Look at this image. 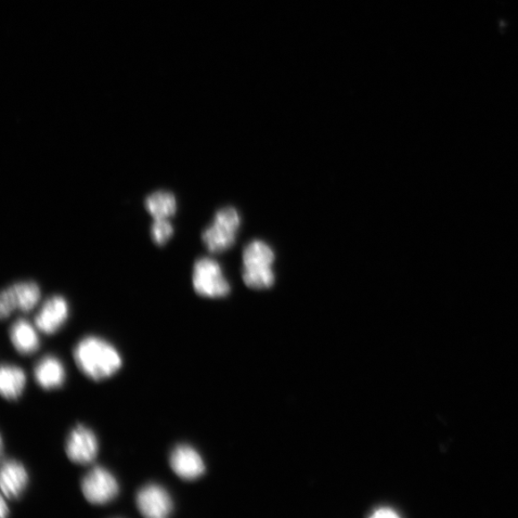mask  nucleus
I'll return each mask as SVG.
<instances>
[{
	"mask_svg": "<svg viewBox=\"0 0 518 518\" xmlns=\"http://www.w3.org/2000/svg\"><path fill=\"white\" fill-rule=\"evenodd\" d=\"M41 289L33 281H22L4 289L0 296V315L9 317L17 309L29 313L40 301Z\"/></svg>",
	"mask_w": 518,
	"mask_h": 518,
	"instance_id": "nucleus-6",
	"label": "nucleus"
},
{
	"mask_svg": "<svg viewBox=\"0 0 518 518\" xmlns=\"http://www.w3.org/2000/svg\"><path fill=\"white\" fill-rule=\"evenodd\" d=\"M275 261V253L267 243L262 240L250 242L242 255L244 283L253 289L273 287L276 281L273 270Z\"/></svg>",
	"mask_w": 518,
	"mask_h": 518,
	"instance_id": "nucleus-2",
	"label": "nucleus"
},
{
	"mask_svg": "<svg viewBox=\"0 0 518 518\" xmlns=\"http://www.w3.org/2000/svg\"><path fill=\"white\" fill-rule=\"evenodd\" d=\"M137 506L140 514L148 518H165L174 509L170 492L157 484L147 485L138 492Z\"/></svg>",
	"mask_w": 518,
	"mask_h": 518,
	"instance_id": "nucleus-7",
	"label": "nucleus"
},
{
	"mask_svg": "<svg viewBox=\"0 0 518 518\" xmlns=\"http://www.w3.org/2000/svg\"><path fill=\"white\" fill-rule=\"evenodd\" d=\"M81 489L85 498L93 505L108 504L120 494L118 480L102 466H96L83 478Z\"/></svg>",
	"mask_w": 518,
	"mask_h": 518,
	"instance_id": "nucleus-5",
	"label": "nucleus"
},
{
	"mask_svg": "<svg viewBox=\"0 0 518 518\" xmlns=\"http://www.w3.org/2000/svg\"><path fill=\"white\" fill-rule=\"evenodd\" d=\"M241 217L235 207L228 206L218 211L212 225L202 233V240L207 250L212 253H222L235 245Z\"/></svg>",
	"mask_w": 518,
	"mask_h": 518,
	"instance_id": "nucleus-3",
	"label": "nucleus"
},
{
	"mask_svg": "<svg viewBox=\"0 0 518 518\" xmlns=\"http://www.w3.org/2000/svg\"><path fill=\"white\" fill-rule=\"evenodd\" d=\"M147 212L154 219H170L177 213V200L171 192H154L146 200Z\"/></svg>",
	"mask_w": 518,
	"mask_h": 518,
	"instance_id": "nucleus-15",
	"label": "nucleus"
},
{
	"mask_svg": "<svg viewBox=\"0 0 518 518\" xmlns=\"http://www.w3.org/2000/svg\"><path fill=\"white\" fill-rule=\"evenodd\" d=\"M192 283L194 290L202 297L216 299L230 292V285L221 265L210 257L199 258L194 264Z\"/></svg>",
	"mask_w": 518,
	"mask_h": 518,
	"instance_id": "nucleus-4",
	"label": "nucleus"
},
{
	"mask_svg": "<svg viewBox=\"0 0 518 518\" xmlns=\"http://www.w3.org/2000/svg\"><path fill=\"white\" fill-rule=\"evenodd\" d=\"M76 365L90 380L102 381L122 367V358L111 343L96 336H88L74 348Z\"/></svg>",
	"mask_w": 518,
	"mask_h": 518,
	"instance_id": "nucleus-1",
	"label": "nucleus"
},
{
	"mask_svg": "<svg viewBox=\"0 0 518 518\" xmlns=\"http://www.w3.org/2000/svg\"><path fill=\"white\" fill-rule=\"evenodd\" d=\"M35 380L44 390H54L66 381V369L56 356L47 355L38 361L34 371Z\"/></svg>",
	"mask_w": 518,
	"mask_h": 518,
	"instance_id": "nucleus-12",
	"label": "nucleus"
},
{
	"mask_svg": "<svg viewBox=\"0 0 518 518\" xmlns=\"http://www.w3.org/2000/svg\"><path fill=\"white\" fill-rule=\"evenodd\" d=\"M170 461L172 471L183 480H196L205 472V462L198 451L187 445L176 447Z\"/></svg>",
	"mask_w": 518,
	"mask_h": 518,
	"instance_id": "nucleus-9",
	"label": "nucleus"
},
{
	"mask_svg": "<svg viewBox=\"0 0 518 518\" xmlns=\"http://www.w3.org/2000/svg\"><path fill=\"white\" fill-rule=\"evenodd\" d=\"M0 513H2L3 518L6 517L10 513L6 502L4 498H2V504H0Z\"/></svg>",
	"mask_w": 518,
	"mask_h": 518,
	"instance_id": "nucleus-18",
	"label": "nucleus"
},
{
	"mask_svg": "<svg viewBox=\"0 0 518 518\" xmlns=\"http://www.w3.org/2000/svg\"><path fill=\"white\" fill-rule=\"evenodd\" d=\"M99 451L96 434L84 425H77L68 437L66 452L69 459L79 464H92Z\"/></svg>",
	"mask_w": 518,
	"mask_h": 518,
	"instance_id": "nucleus-8",
	"label": "nucleus"
},
{
	"mask_svg": "<svg viewBox=\"0 0 518 518\" xmlns=\"http://www.w3.org/2000/svg\"><path fill=\"white\" fill-rule=\"evenodd\" d=\"M29 476L25 466L15 460L3 463L0 486L4 496L8 499H19L28 488Z\"/></svg>",
	"mask_w": 518,
	"mask_h": 518,
	"instance_id": "nucleus-11",
	"label": "nucleus"
},
{
	"mask_svg": "<svg viewBox=\"0 0 518 518\" xmlns=\"http://www.w3.org/2000/svg\"><path fill=\"white\" fill-rule=\"evenodd\" d=\"M26 385V374L17 366L3 365L0 372V392L7 400L21 397Z\"/></svg>",
	"mask_w": 518,
	"mask_h": 518,
	"instance_id": "nucleus-14",
	"label": "nucleus"
},
{
	"mask_svg": "<svg viewBox=\"0 0 518 518\" xmlns=\"http://www.w3.org/2000/svg\"><path fill=\"white\" fill-rule=\"evenodd\" d=\"M10 338L13 346L23 355H32L40 347V338L36 330L29 321L23 319L13 323Z\"/></svg>",
	"mask_w": 518,
	"mask_h": 518,
	"instance_id": "nucleus-13",
	"label": "nucleus"
},
{
	"mask_svg": "<svg viewBox=\"0 0 518 518\" xmlns=\"http://www.w3.org/2000/svg\"><path fill=\"white\" fill-rule=\"evenodd\" d=\"M174 233V228L168 219H154L151 227V236L155 244L164 245Z\"/></svg>",
	"mask_w": 518,
	"mask_h": 518,
	"instance_id": "nucleus-16",
	"label": "nucleus"
},
{
	"mask_svg": "<svg viewBox=\"0 0 518 518\" xmlns=\"http://www.w3.org/2000/svg\"><path fill=\"white\" fill-rule=\"evenodd\" d=\"M70 316V306L62 296H54L44 304L35 319L36 327L46 334H54Z\"/></svg>",
	"mask_w": 518,
	"mask_h": 518,
	"instance_id": "nucleus-10",
	"label": "nucleus"
},
{
	"mask_svg": "<svg viewBox=\"0 0 518 518\" xmlns=\"http://www.w3.org/2000/svg\"><path fill=\"white\" fill-rule=\"evenodd\" d=\"M397 516L398 514L395 511L388 508L379 509L378 511H375L374 514L372 515V517L373 518H395Z\"/></svg>",
	"mask_w": 518,
	"mask_h": 518,
	"instance_id": "nucleus-17",
	"label": "nucleus"
}]
</instances>
